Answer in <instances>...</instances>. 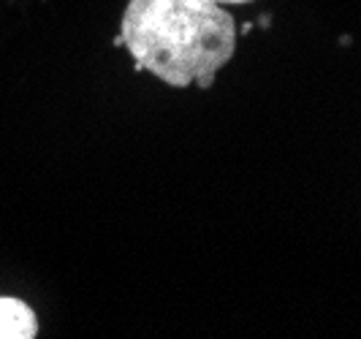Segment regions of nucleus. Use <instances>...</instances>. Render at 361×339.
<instances>
[{
  "mask_svg": "<svg viewBox=\"0 0 361 339\" xmlns=\"http://www.w3.org/2000/svg\"><path fill=\"white\" fill-rule=\"evenodd\" d=\"M120 38L139 71L169 87L209 90L234 57L236 22L215 0H128Z\"/></svg>",
  "mask_w": 361,
  "mask_h": 339,
  "instance_id": "f257e3e1",
  "label": "nucleus"
},
{
  "mask_svg": "<svg viewBox=\"0 0 361 339\" xmlns=\"http://www.w3.org/2000/svg\"><path fill=\"white\" fill-rule=\"evenodd\" d=\"M36 312L19 299H0V339H36Z\"/></svg>",
  "mask_w": 361,
  "mask_h": 339,
  "instance_id": "f03ea898",
  "label": "nucleus"
},
{
  "mask_svg": "<svg viewBox=\"0 0 361 339\" xmlns=\"http://www.w3.org/2000/svg\"><path fill=\"white\" fill-rule=\"evenodd\" d=\"M215 3H223V6H242V3H253V0H215Z\"/></svg>",
  "mask_w": 361,
  "mask_h": 339,
  "instance_id": "7ed1b4c3",
  "label": "nucleus"
}]
</instances>
